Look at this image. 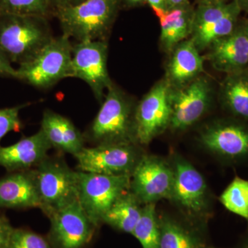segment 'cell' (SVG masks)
<instances>
[{
	"label": "cell",
	"mask_w": 248,
	"mask_h": 248,
	"mask_svg": "<svg viewBox=\"0 0 248 248\" xmlns=\"http://www.w3.org/2000/svg\"><path fill=\"white\" fill-rule=\"evenodd\" d=\"M53 38L47 17L0 16V49L11 63L31 61Z\"/></svg>",
	"instance_id": "6da1fadb"
},
{
	"label": "cell",
	"mask_w": 248,
	"mask_h": 248,
	"mask_svg": "<svg viewBox=\"0 0 248 248\" xmlns=\"http://www.w3.org/2000/svg\"><path fill=\"white\" fill-rule=\"evenodd\" d=\"M101 104L97 116L84 135L86 141L89 140L94 146L137 143L134 124L136 106L132 99L113 84Z\"/></svg>",
	"instance_id": "7a4b0ae2"
},
{
	"label": "cell",
	"mask_w": 248,
	"mask_h": 248,
	"mask_svg": "<svg viewBox=\"0 0 248 248\" xmlns=\"http://www.w3.org/2000/svg\"><path fill=\"white\" fill-rule=\"evenodd\" d=\"M120 0H84L55 13L63 35L77 42L106 41L120 9Z\"/></svg>",
	"instance_id": "3957f363"
},
{
	"label": "cell",
	"mask_w": 248,
	"mask_h": 248,
	"mask_svg": "<svg viewBox=\"0 0 248 248\" xmlns=\"http://www.w3.org/2000/svg\"><path fill=\"white\" fill-rule=\"evenodd\" d=\"M32 169L40 209L46 216L78 200L79 171L73 170L64 160L47 156Z\"/></svg>",
	"instance_id": "277c9868"
},
{
	"label": "cell",
	"mask_w": 248,
	"mask_h": 248,
	"mask_svg": "<svg viewBox=\"0 0 248 248\" xmlns=\"http://www.w3.org/2000/svg\"><path fill=\"white\" fill-rule=\"evenodd\" d=\"M71 39L54 37L31 61L17 68V79L40 89H48L60 80L72 78Z\"/></svg>",
	"instance_id": "5b68a950"
},
{
	"label": "cell",
	"mask_w": 248,
	"mask_h": 248,
	"mask_svg": "<svg viewBox=\"0 0 248 248\" xmlns=\"http://www.w3.org/2000/svg\"><path fill=\"white\" fill-rule=\"evenodd\" d=\"M174 184L170 200L188 218H204L210 212V197L203 175L187 159L173 154Z\"/></svg>",
	"instance_id": "8992f818"
},
{
	"label": "cell",
	"mask_w": 248,
	"mask_h": 248,
	"mask_svg": "<svg viewBox=\"0 0 248 248\" xmlns=\"http://www.w3.org/2000/svg\"><path fill=\"white\" fill-rule=\"evenodd\" d=\"M130 177L79 171L78 201L96 228L112 204L130 190Z\"/></svg>",
	"instance_id": "52a82bcc"
},
{
	"label": "cell",
	"mask_w": 248,
	"mask_h": 248,
	"mask_svg": "<svg viewBox=\"0 0 248 248\" xmlns=\"http://www.w3.org/2000/svg\"><path fill=\"white\" fill-rule=\"evenodd\" d=\"M139 146L129 143L84 147L75 157L81 172L131 176L143 155Z\"/></svg>",
	"instance_id": "ba28073f"
},
{
	"label": "cell",
	"mask_w": 248,
	"mask_h": 248,
	"mask_svg": "<svg viewBox=\"0 0 248 248\" xmlns=\"http://www.w3.org/2000/svg\"><path fill=\"white\" fill-rule=\"evenodd\" d=\"M201 144L227 164L248 161V123L235 119L217 121L200 135Z\"/></svg>",
	"instance_id": "9c48e42d"
},
{
	"label": "cell",
	"mask_w": 248,
	"mask_h": 248,
	"mask_svg": "<svg viewBox=\"0 0 248 248\" xmlns=\"http://www.w3.org/2000/svg\"><path fill=\"white\" fill-rule=\"evenodd\" d=\"M174 184L170 161L155 155H142L130 177V190L142 205L169 200Z\"/></svg>",
	"instance_id": "30bf717a"
},
{
	"label": "cell",
	"mask_w": 248,
	"mask_h": 248,
	"mask_svg": "<svg viewBox=\"0 0 248 248\" xmlns=\"http://www.w3.org/2000/svg\"><path fill=\"white\" fill-rule=\"evenodd\" d=\"M107 41L77 42L72 48V78H79L92 90L102 104L108 89L113 84L107 68Z\"/></svg>",
	"instance_id": "8fae6325"
},
{
	"label": "cell",
	"mask_w": 248,
	"mask_h": 248,
	"mask_svg": "<svg viewBox=\"0 0 248 248\" xmlns=\"http://www.w3.org/2000/svg\"><path fill=\"white\" fill-rule=\"evenodd\" d=\"M241 10L236 0L218 4H198L194 11L191 40L199 50L230 35L237 27Z\"/></svg>",
	"instance_id": "7c38bea8"
},
{
	"label": "cell",
	"mask_w": 248,
	"mask_h": 248,
	"mask_svg": "<svg viewBox=\"0 0 248 248\" xmlns=\"http://www.w3.org/2000/svg\"><path fill=\"white\" fill-rule=\"evenodd\" d=\"M170 87L166 80L160 81L135 107L134 124L135 141L138 145H148L169 128Z\"/></svg>",
	"instance_id": "4fadbf2b"
},
{
	"label": "cell",
	"mask_w": 248,
	"mask_h": 248,
	"mask_svg": "<svg viewBox=\"0 0 248 248\" xmlns=\"http://www.w3.org/2000/svg\"><path fill=\"white\" fill-rule=\"evenodd\" d=\"M211 89L203 77L179 87H170L171 117L169 128L184 130L202 118L210 105Z\"/></svg>",
	"instance_id": "5bb4252c"
},
{
	"label": "cell",
	"mask_w": 248,
	"mask_h": 248,
	"mask_svg": "<svg viewBox=\"0 0 248 248\" xmlns=\"http://www.w3.org/2000/svg\"><path fill=\"white\" fill-rule=\"evenodd\" d=\"M50 236L58 248H82L92 239L96 228L77 200L48 217Z\"/></svg>",
	"instance_id": "9a60e30c"
},
{
	"label": "cell",
	"mask_w": 248,
	"mask_h": 248,
	"mask_svg": "<svg viewBox=\"0 0 248 248\" xmlns=\"http://www.w3.org/2000/svg\"><path fill=\"white\" fill-rule=\"evenodd\" d=\"M209 48L207 58L217 71L231 75L248 68V36L244 27L215 41Z\"/></svg>",
	"instance_id": "2e32d148"
},
{
	"label": "cell",
	"mask_w": 248,
	"mask_h": 248,
	"mask_svg": "<svg viewBox=\"0 0 248 248\" xmlns=\"http://www.w3.org/2000/svg\"><path fill=\"white\" fill-rule=\"evenodd\" d=\"M42 130L7 147L0 146V166L10 172L34 169L51 149Z\"/></svg>",
	"instance_id": "e0dca14e"
},
{
	"label": "cell",
	"mask_w": 248,
	"mask_h": 248,
	"mask_svg": "<svg viewBox=\"0 0 248 248\" xmlns=\"http://www.w3.org/2000/svg\"><path fill=\"white\" fill-rule=\"evenodd\" d=\"M33 169L10 173L0 179V208H40Z\"/></svg>",
	"instance_id": "ac0fdd59"
},
{
	"label": "cell",
	"mask_w": 248,
	"mask_h": 248,
	"mask_svg": "<svg viewBox=\"0 0 248 248\" xmlns=\"http://www.w3.org/2000/svg\"><path fill=\"white\" fill-rule=\"evenodd\" d=\"M41 130L52 148L76 156L84 148V135L71 120L50 110L44 112Z\"/></svg>",
	"instance_id": "d6986e66"
},
{
	"label": "cell",
	"mask_w": 248,
	"mask_h": 248,
	"mask_svg": "<svg viewBox=\"0 0 248 248\" xmlns=\"http://www.w3.org/2000/svg\"><path fill=\"white\" fill-rule=\"evenodd\" d=\"M166 69V81L172 87H179L197 79L203 73V58L191 40L176 46Z\"/></svg>",
	"instance_id": "ffe728a7"
},
{
	"label": "cell",
	"mask_w": 248,
	"mask_h": 248,
	"mask_svg": "<svg viewBox=\"0 0 248 248\" xmlns=\"http://www.w3.org/2000/svg\"><path fill=\"white\" fill-rule=\"evenodd\" d=\"M161 25V43L166 51H172L176 46L191 35L195 9L190 4L169 11L153 10Z\"/></svg>",
	"instance_id": "44dd1931"
},
{
	"label": "cell",
	"mask_w": 248,
	"mask_h": 248,
	"mask_svg": "<svg viewBox=\"0 0 248 248\" xmlns=\"http://www.w3.org/2000/svg\"><path fill=\"white\" fill-rule=\"evenodd\" d=\"M221 99L234 118L248 123V68L227 75L222 84Z\"/></svg>",
	"instance_id": "7402d4cb"
},
{
	"label": "cell",
	"mask_w": 248,
	"mask_h": 248,
	"mask_svg": "<svg viewBox=\"0 0 248 248\" xmlns=\"http://www.w3.org/2000/svg\"><path fill=\"white\" fill-rule=\"evenodd\" d=\"M143 206L129 190L112 204L103 217L102 223L118 231L132 234L141 217Z\"/></svg>",
	"instance_id": "603a6c76"
},
{
	"label": "cell",
	"mask_w": 248,
	"mask_h": 248,
	"mask_svg": "<svg viewBox=\"0 0 248 248\" xmlns=\"http://www.w3.org/2000/svg\"><path fill=\"white\" fill-rule=\"evenodd\" d=\"M159 224L160 248H203L200 239L177 220L163 216Z\"/></svg>",
	"instance_id": "cb8c5ba5"
},
{
	"label": "cell",
	"mask_w": 248,
	"mask_h": 248,
	"mask_svg": "<svg viewBox=\"0 0 248 248\" xmlns=\"http://www.w3.org/2000/svg\"><path fill=\"white\" fill-rule=\"evenodd\" d=\"M132 234L140 241L143 248H160L159 218L155 203L143 205L141 217Z\"/></svg>",
	"instance_id": "d4e9b609"
},
{
	"label": "cell",
	"mask_w": 248,
	"mask_h": 248,
	"mask_svg": "<svg viewBox=\"0 0 248 248\" xmlns=\"http://www.w3.org/2000/svg\"><path fill=\"white\" fill-rule=\"evenodd\" d=\"M224 208L248 223V180L236 176L219 197Z\"/></svg>",
	"instance_id": "484cf974"
},
{
	"label": "cell",
	"mask_w": 248,
	"mask_h": 248,
	"mask_svg": "<svg viewBox=\"0 0 248 248\" xmlns=\"http://www.w3.org/2000/svg\"><path fill=\"white\" fill-rule=\"evenodd\" d=\"M51 14L46 0H0V16H39Z\"/></svg>",
	"instance_id": "4316f807"
},
{
	"label": "cell",
	"mask_w": 248,
	"mask_h": 248,
	"mask_svg": "<svg viewBox=\"0 0 248 248\" xmlns=\"http://www.w3.org/2000/svg\"><path fill=\"white\" fill-rule=\"evenodd\" d=\"M9 248H53L41 235L25 228H14Z\"/></svg>",
	"instance_id": "83f0119b"
},
{
	"label": "cell",
	"mask_w": 248,
	"mask_h": 248,
	"mask_svg": "<svg viewBox=\"0 0 248 248\" xmlns=\"http://www.w3.org/2000/svg\"><path fill=\"white\" fill-rule=\"evenodd\" d=\"M27 104L0 109V141L10 132H19L23 125L19 118V111Z\"/></svg>",
	"instance_id": "f1b7e54d"
},
{
	"label": "cell",
	"mask_w": 248,
	"mask_h": 248,
	"mask_svg": "<svg viewBox=\"0 0 248 248\" xmlns=\"http://www.w3.org/2000/svg\"><path fill=\"white\" fill-rule=\"evenodd\" d=\"M14 228L4 214H0V248H9Z\"/></svg>",
	"instance_id": "f546056e"
},
{
	"label": "cell",
	"mask_w": 248,
	"mask_h": 248,
	"mask_svg": "<svg viewBox=\"0 0 248 248\" xmlns=\"http://www.w3.org/2000/svg\"><path fill=\"white\" fill-rule=\"evenodd\" d=\"M11 63H12L0 49V77L17 79V69L14 68Z\"/></svg>",
	"instance_id": "4dcf8cb0"
},
{
	"label": "cell",
	"mask_w": 248,
	"mask_h": 248,
	"mask_svg": "<svg viewBox=\"0 0 248 248\" xmlns=\"http://www.w3.org/2000/svg\"><path fill=\"white\" fill-rule=\"evenodd\" d=\"M51 14H55L60 10L76 6L84 0H46Z\"/></svg>",
	"instance_id": "1f68e13d"
},
{
	"label": "cell",
	"mask_w": 248,
	"mask_h": 248,
	"mask_svg": "<svg viewBox=\"0 0 248 248\" xmlns=\"http://www.w3.org/2000/svg\"><path fill=\"white\" fill-rule=\"evenodd\" d=\"M146 2L150 5L153 10L169 11L167 0H146Z\"/></svg>",
	"instance_id": "d6a6232c"
},
{
	"label": "cell",
	"mask_w": 248,
	"mask_h": 248,
	"mask_svg": "<svg viewBox=\"0 0 248 248\" xmlns=\"http://www.w3.org/2000/svg\"><path fill=\"white\" fill-rule=\"evenodd\" d=\"M146 2V0H120L121 5L128 8L137 7Z\"/></svg>",
	"instance_id": "836d02e7"
},
{
	"label": "cell",
	"mask_w": 248,
	"mask_h": 248,
	"mask_svg": "<svg viewBox=\"0 0 248 248\" xmlns=\"http://www.w3.org/2000/svg\"><path fill=\"white\" fill-rule=\"evenodd\" d=\"M190 4L188 0H169V10Z\"/></svg>",
	"instance_id": "e575fe53"
},
{
	"label": "cell",
	"mask_w": 248,
	"mask_h": 248,
	"mask_svg": "<svg viewBox=\"0 0 248 248\" xmlns=\"http://www.w3.org/2000/svg\"><path fill=\"white\" fill-rule=\"evenodd\" d=\"M232 0H197L198 4H218V3H227Z\"/></svg>",
	"instance_id": "d590c367"
},
{
	"label": "cell",
	"mask_w": 248,
	"mask_h": 248,
	"mask_svg": "<svg viewBox=\"0 0 248 248\" xmlns=\"http://www.w3.org/2000/svg\"><path fill=\"white\" fill-rule=\"evenodd\" d=\"M241 11H245L248 14V0H236Z\"/></svg>",
	"instance_id": "8d00e7d4"
},
{
	"label": "cell",
	"mask_w": 248,
	"mask_h": 248,
	"mask_svg": "<svg viewBox=\"0 0 248 248\" xmlns=\"http://www.w3.org/2000/svg\"><path fill=\"white\" fill-rule=\"evenodd\" d=\"M244 28L245 31H246V34H247L248 36V21L247 22H246V24H245V25L244 26Z\"/></svg>",
	"instance_id": "74e56055"
},
{
	"label": "cell",
	"mask_w": 248,
	"mask_h": 248,
	"mask_svg": "<svg viewBox=\"0 0 248 248\" xmlns=\"http://www.w3.org/2000/svg\"><path fill=\"white\" fill-rule=\"evenodd\" d=\"M169 0H167V1H168V6H169Z\"/></svg>",
	"instance_id": "f35d334b"
},
{
	"label": "cell",
	"mask_w": 248,
	"mask_h": 248,
	"mask_svg": "<svg viewBox=\"0 0 248 248\" xmlns=\"http://www.w3.org/2000/svg\"><path fill=\"white\" fill-rule=\"evenodd\" d=\"M246 248H248V245H247V247H246Z\"/></svg>",
	"instance_id": "ab89813d"
}]
</instances>
